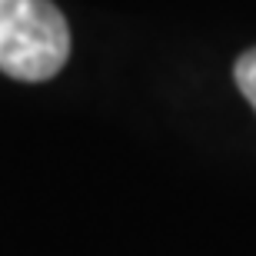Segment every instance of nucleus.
<instances>
[{
    "label": "nucleus",
    "mask_w": 256,
    "mask_h": 256,
    "mask_svg": "<svg viewBox=\"0 0 256 256\" xmlns=\"http://www.w3.org/2000/svg\"><path fill=\"white\" fill-rule=\"evenodd\" d=\"M70 57V27L54 0H0V70L40 84Z\"/></svg>",
    "instance_id": "1"
},
{
    "label": "nucleus",
    "mask_w": 256,
    "mask_h": 256,
    "mask_svg": "<svg viewBox=\"0 0 256 256\" xmlns=\"http://www.w3.org/2000/svg\"><path fill=\"white\" fill-rule=\"evenodd\" d=\"M233 76H236L240 94L246 96L250 106L256 110V47H253V50H246V54L236 60V66H233Z\"/></svg>",
    "instance_id": "2"
}]
</instances>
